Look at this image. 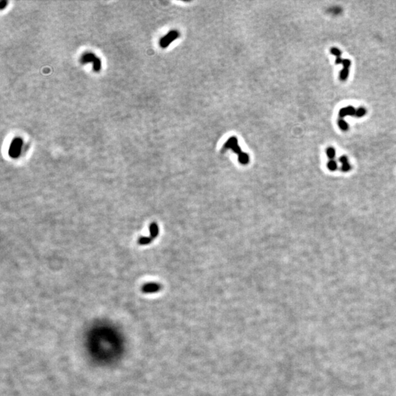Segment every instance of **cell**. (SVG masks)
<instances>
[{
  "label": "cell",
  "instance_id": "1",
  "mask_svg": "<svg viewBox=\"0 0 396 396\" xmlns=\"http://www.w3.org/2000/svg\"><path fill=\"white\" fill-rule=\"evenodd\" d=\"M81 62L82 63H92V68L95 72L99 71L101 68V61L99 57H96L94 54L91 52L84 54L81 57Z\"/></svg>",
  "mask_w": 396,
  "mask_h": 396
},
{
  "label": "cell",
  "instance_id": "2",
  "mask_svg": "<svg viewBox=\"0 0 396 396\" xmlns=\"http://www.w3.org/2000/svg\"><path fill=\"white\" fill-rule=\"evenodd\" d=\"M23 141L21 138H16L12 141L9 148V156L13 159H17L21 154Z\"/></svg>",
  "mask_w": 396,
  "mask_h": 396
},
{
  "label": "cell",
  "instance_id": "3",
  "mask_svg": "<svg viewBox=\"0 0 396 396\" xmlns=\"http://www.w3.org/2000/svg\"><path fill=\"white\" fill-rule=\"evenodd\" d=\"M179 37V33L177 32V31H171L169 33L167 34L166 36H164V38H162L160 41V46L162 47V48H167L169 45L174 40L177 39Z\"/></svg>",
  "mask_w": 396,
  "mask_h": 396
},
{
  "label": "cell",
  "instance_id": "4",
  "mask_svg": "<svg viewBox=\"0 0 396 396\" xmlns=\"http://www.w3.org/2000/svg\"><path fill=\"white\" fill-rule=\"evenodd\" d=\"M225 148H231L236 153L239 154V156H241L243 153V152H241V150L239 147V145H238L237 139L235 137H231L228 139V142L225 143Z\"/></svg>",
  "mask_w": 396,
  "mask_h": 396
},
{
  "label": "cell",
  "instance_id": "5",
  "mask_svg": "<svg viewBox=\"0 0 396 396\" xmlns=\"http://www.w3.org/2000/svg\"><path fill=\"white\" fill-rule=\"evenodd\" d=\"M356 109L354 108V106H348L346 107H344V108L340 109L339 111V117H344L348 115H355L356 114Z\"/></svg>",
  "mask_w": 396,
  "mask_h": 396
},
{
  "label": "cell",
  "instance_id": "6",
  "mask_svg": "<svg viewBox=\"0 0 396 396\" xmlns=\"http://www.w3.org/2000/svg\"><path fill=\"white\" fill-rule=\"evenodd\" d=\"M160 289V286L156 283H149L142 287V291L144 293H155Z\"/></svg>",
  "mask_w": 396,
  "mask_h": 396
},
{
  "label": "cell",
  "instance_id": "7",
  "mask_svg": "<svg viewBox=\"0 0 396 396\" xmlns=\"http://www.w3.org/2000/svg\"><path fill=\"white\" fill-rule=\"evenodd\" d=\"M150 238H151L152 240H153L156 236H158V234H159V228H158V225L156 223H152L151 225H150Z\"/></svg>",
  "mask_w": 396,
  "mask_h": 396
},
{
  "label": "cell",
  "instance_id": "8",
  "mask_svg": "<svg viewBox=\"0 0 396 396\" xmlns=\"http://www.w3.org/2000/svg\"><path fill=\"white\" fill-rule=\"evenodd\" d=\"M348 74H349V69L343 68L340 72V79L341 81H346L348 79Z\"/></svg>",
  "mask_w": 396,
  "mask_h": 396
},
{
  "label": "cell",
  "instance_id": "9",
  "mask_svg": "<svg viewBox=\"0 0 396 396\" xmlns=\"http://www.w3.org/2000/svg\"><path fill=\"white\" fill-rule=\"evenodd\" d=\"M337 125H338L339 128L343 131H346L348 130V124L343 119H340L337 122Z\"/></svg>",
  "mask_w": 396,
  "mask_h": 396
},
{
  "label": "cell",
  "instance_id": "10",
  "mask_svg": "<svg viewBox=\"0 0 396 396\" xmlns=\"http://www.w3.org/2000/svg\"><path fill=\"white\" fill-rule=\"evenodd\" d=\"M335 155H336V151L335 148H332V147H329V148L326 149V156H327L329 159H331V160H333V159H335Z\"/></svg>",
  "mask_w": 396,
  "mask_h": 396
},
{
  "label": "cell",
  "instance_id": "11",
  "mask_svg": "<svg viewBox=\"0 0 396 396\" xmlns=\"http://www.w3.org/2000/svg\"><path fill=\"white\" fill-rule=\"evenodd\" d=\"M367 113V110L365 108H363V107H359V108L357 109L356 110V114L355 116L357 117H362L363 116H365Z\"/></svg>",
  "mask_w": 396,
  "mask_h": 396
},
{
  "label": "cell",
  "instance_id": "12",
  "mask_svg": "<svg viewBox=\"0 0 396 396\" xmlns=\"http://www.w3.org/2000/svg\"><path fill=\"white\" fill-rule=\"evenodd\" d=\"M153 240L151 239L150 237H142L140 239H139L138 241V243L141 245H146V244H149L150 242H151Z\"/></svg>",
  "mask_w": 396,
  "mask_h": 396
},
{
  "label": "cell",
  "instance_id": "13",
  "mask_svg": "<svg viewBox=\"0 0 396 396\" xmlns=\"http://www.w3.org/2000/svg\"><path fill=\"white\" fill-rule=\"evenodd\" d=\"M327 168L330 171H335V170H336V169L337 168V164L336 163V161L334 160H330L327 163Z\"/></svg>",
  "mask_w": 396,
  "mask_h": 396
},
{
  "label": "cell",
  "instance_id": "14",
  "mask_svg": "<svg viewBox=\"0 0 396 396\" xmlns=\"http://www.w3.org/2000/svg\"><path fill=\"white\" fill-rule=\"evenodd\" d=\"M330 52H331V54H332V55L335 56V57H340L341 54H342L341 51L340 49H338L337 48H335V47H333V48H332L331 50H330Z\"/></svg>",
  "mask_w": 396,
  "mask_h": 396
},
{
  "label": "cell",
  "instance_id": "15",
  "mask_svg": "<svg viewBox=\"0 0 396 396\" xmlns=\"http://www.w3.org/2000/svg\"><path fill=\"white\" fill-rule=\"evenodd\" d=\"M351 62L350 59H343L342 65H343V68H348V69H349V67L351 66Z\"/></svg>",
  "mask_w": 396,
  "mask_h": 396
},
{
  "label": "cell",
  "instance_id": "16",
  "mask_svg": "<svg viewBox=\"0 0 396 396\" xmlns=\"http://www.w3.org/2000/svg\"><path fill=\"white\" fill-rule=\"evenodd\" d=\"M351 170V165L349 164V163H346V164H343L341 166V170L343 172H348Z\"/></svg>",
  "mask_w": 396,
  "mask_h": 396
},
{
  "label": "cell",
  "instance_id": "17",
  "mask_svg": "<svg viewBox=\"0 0 396 396\" xmlns=\"http://www.w3.org/2000/svg\"><path fill=\"white\" fill-rule=\"evenodd\" d=\"M339 161L342 164H346V163H348V158L346 156H343L339 158Z\"/></svg>",
  "mask_w": 396,
  "mask_h": 396
},
{
  "label": "cell",
  "instance_id": "18",
  "mask_svg": "<svg viewBox=\"0 0 396 396\" xmlns=\"http://www.w3.org/2000/svg\"><path fill=\"white\" fill-rule=\"evenodd\" d=\"M7 4H8V2L5 1V0H2L0 2V8H1V10H3L6 7Z\"/></svg>",
  "mask_w": 396,
  "mask_h": 396
},
{
  "label": "cell",
  "instance_id": "19",
  "mask_svg": "<svg viewBox=\"0 0 396 396\" xmlns=\"http://www.w3.org/2000/svg\"><path fill=\"white\" fill-rule=\"evenodd\" d=\"M343 61V59L341 57H337V59H336V60H335V63L337 65L342 64Z\"/></svg>",
  "mask_w": 396,
  "mask_h": 396
}]
</instances>
